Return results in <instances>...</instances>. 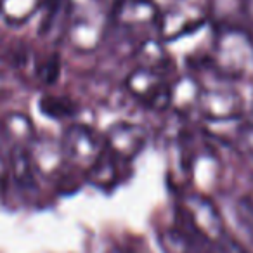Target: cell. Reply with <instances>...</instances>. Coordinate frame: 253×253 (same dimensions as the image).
I'll list each match as a JSON object with an SVG mask.
<instances>
[{
  "instance_id": "cell-1",
  "label": "cell",
  "mask_w": 253,
  "mask_h": 253,
  "mask_svg": "<svg viewBox=\"0 0 253 253\" xmlns=\"http://www.w3.org/2000/svg\"><path fill=\"white\" fill-rule=\"evenodd\" d=\"M217 61L227 77L253 73V40L239 30H229L217 45Z\"/></svg>"
},
{
  "instance_id": "cell-2",
  "label": "cell",
  "mask_w": 253,
  "mask_h": 253,
  "mask_svg": "<svg viewBox=\"0 0 253 253\" xmlns=\"http://www.w3.org/2000/svg\"><path fill=\"white\" fill-rule=\"evenodd\" d=\"M144 144V135L141 128L132 125H118L111 128L108 137V149L113 158L130 160L141 151Z\"/></svg>"
},
{
  "instance_id": "cell-3",
  "label": "cell",
  "mask_w": 253,
  "mask_h": 253,
  "mask_svg": "<svg viewBox=\"0 0 253 253\" xmlns=\"http://www.w3.org/2000/svg\"><path fill=\"white\" fill-rule=\"evenodd\" d=\"M135 77L130 82V90L139 99H144L148 104H167L169 101V92L165 85H162L158 80H155L151 73H134Z\"/></svg>"
},
{
  "instance_id": "cell-4",
  "label": "cell",
  "mask_w": 253,
  "mask_h": 253,
  "mask_svg": "<svg viewBox=\"0 0 253 253\" xmlns=\"http://www.w3.org/2000/svg\"><path fill=\"white\" fill-rule=\"evenodd\" d=\"M66 144H68V153H70V156H75V158H80V160L90 158V156L99 158L97 139L92 135V132L88 130V128L73 126L70 130V134L66 135ZM90 160H94V158H90Z\"/></svg>"
},
{
  "instance_id": "cell-5",
  "label": "cell",
  "mask_w": 253,
  "mask_h": 253,
  "mask_svg": "<svg viewBox=\"0 0 253 253\" xmlns=\"http://www.w3.org/2000/svg\"><path fill=\"white\" fill-rule=\"evenodd\" d=\"M203 106H205V111L210 113L213 116L220 115H232V113L238 111V106H239V99L234 92H207L203 99Z\"/></svg>"
},
{
  "instance_id": "cell-6",
  "label": "cell",
  "mask_w": 253,
  "mask_h": 253,
  "mask_svg": "<svg viewBox=\"0 0 253 253\" xmlns=\"http://www.w3.org/2000/svg\"><path fill=\"white\" fill-rule=\"evenodd\" d=\"M236 217L241 227L253 239V200H241L236 205Z\"/></svg>"
},
{
  "instance_id": "cell-7",
  "label": "cell",
  "mask_w": 253,
  "mask_h": 253,
  "mask_svg": "<svg viewBox=\"0 0 253 253\" xmlns=\"http://www.w3.org/2000/svg\"><path fill=\"white\" fill-rule=\"evenodd\" d=\"M243 16L253 23V0H243Z\"/></svg>"
},
{
  "instance_id": "cell-8",
  "label": "cell",
  "mask_w": 253,
  "mask_h": 253,
  "mask_svg": "<svg viewBox=\"0 0 253 253\" xmlns=\"http://www.w3.org/2000/svg\"><path fill=\"white\" fill-rule=\"evenodd\" d=\"M245 135H246V142H248V148L253 151V120L250 122V125L246 126Z\"/></svg>"
}]
</instances>
